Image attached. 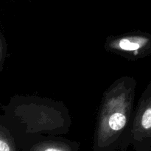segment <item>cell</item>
<instances>
[{"label":"cell","instance_id":"3957f363","mask_svg":"<svg viewBox=\"0 0 151 151\" xmlns=\"http://www.w3.org/2000/svg\"><path fill=\"white\" fill-rule=\"evenodd\" d=\"M130 137L137 151L151 148V81L139 99L134 109Z\"/></svg>","mask_w":151,"mask_h":151},{"label":"cell","instance_id":"7a4b0ae2","mask_svg":"<svg viewBox=\"0 0 151 151\" xmlns=\"http://www.w3.org/2000/svg\"><path fill=\"white\" fill-rule=\"evenodd\" d=\"M107 52L131 60L151 55V34L136 31L107 37L104 44Z\"/></svg>","mask_w":151,"mask_h":151},{"label":"cell","instance_id":"5b68a950","mask_svg":"<svg viewBox=\"0 0 151 151\" xmlns=\"http://www.w3.org/2000/svg\"><path fill=\"white\" fill-rule=\"evenodd\" d=\"M7 47L5 38L0 32V72L3 70V68H4V62L7 58Z\"/></svg>","mask_w":151,"mask_h":151},{"label":"cell","instance_id":"6da1fadb","mask_svg":"<svg viewBox=\"0 0 151 151\" xmlns=\"http://www.w3.org/2000/svg\"><path fill=\"white\" fill-rule=\"evenodd\" d=\"M137 84L134 77L125 75L116 79L103 93L94 137L96 151L111 148L127 131L130 133Z\"/></svg>","mask_w":151,"mask_h":151},{"label":"cell","instance_id":"277c9868","mask_svg":"<svg viewBox=\"0 0 151 151\" xmlns=\"http://www.w3.org/2000/svg\"><path fill=\"white\" fill-rule=\"evenodd\" d=\"M70 147L63 142L44 141L32 147V151H70Z\"/></svg>","mask_w":151,"mask_h":151}]
</instances>
